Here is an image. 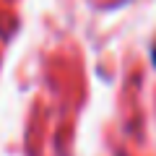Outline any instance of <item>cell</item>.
I'll list each match as a JSON object with an SVG mask.
<instances>
[{"instance_id": "cell-1", "label": "cell", "mask_w": 156, "mask_h": 156, "mask_svg": "<svg viewBox=\"0 0 156 156\" xmlns=\"http://www.w3.org/2000/svg\"><path fill=\"white\" fill-rule=\"evenodd\" d=\"M151 60H154V68H156V47L151 50Z\"/></svg>"}]
</instances>
